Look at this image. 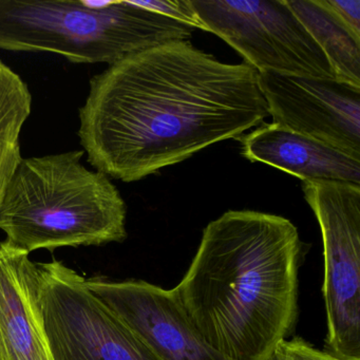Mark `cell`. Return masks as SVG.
<instances>
[{
    "instance_id": "1",
    "label": "cell",
    "mask_w": 360,
    "mask_h": 360,
    "mask_svg": "<svg viewBox=\"0 0 360 360\" xmlns=\"http://www.w3.org/2000/svg\"><path fill=\"white\" fill-rule=\"evenodd\" d=\"M269 115L254 67L168 41L92 77L77 136L92 167L130 183L241 138Z\"/></svg>"
},
{
    "instance_id": "2",
    "label": "cell",
    "mask_w": 360,
    "mask_h": 360,
    "mask_svg": "<svg viewBox=\"0 0 360 360\" xmlns=\"http://www.w3.org/2000/svg\"><path fill=\"white\" fill-rule=\"evenodd\" d=\"M300 255L288 219L229 210L205 227L172 292L212 349L229 360H267L296 323Z\"/></svg>"
},
{
    "instance_id": "3",
    "label": "cell",
    "mask_w": 360,
    "mask_h": 360,
    "mask_svg": "<svg viewBox=\"0 0 360 360\" xmlns=\"http://www.w3.org/2000/svg\"><path fill=\"white\" fill-rule=\"evenodd\" d=\"M83 150L22 159L0 202V231L30 252L102 246L127 238V207L108 176L82 164Z\"/></svg>"
},
{
    "instance_id": "4",
    "label": "cell",
    "mask_w": 360,
    "mask_h": 360,
    "mask_svg": "<svg viewBox=\"0 0 360 360\" xmlns=\"http://www.w3.org/2000/svg\"><path fill=\"white\" fill-rule=\"evenodd\" d=\"M195 29L134 1L0 0V49L47 52L75 64L111 65Z\"/></svg>"
},
{
    "instance_id": "5",
    "label": "cell",
    "mask_w": 360,
    "mask_h": 360,
    "mask_svg": "<svg viewBox=\"0 0 360 360\" xmlns=\"http://www.w3.org/2000/svg\"><path fill=\"white\" fill-rule=\"evenodd\" d=\"M44 326L53 360H161L63 261L37 263Z\"/></svg>"
},
{
    "instance_id": "6",
    "label": "cell",
    "mask_w": 360,
    "mask_h": 360,
    "mask_svg": "<svg viewBox=\"0 0 360 360\" xmlns=\"http://www.w3.org/2000/svg\"><path fill=\"white\" fill-rule=\"evenodd\" d=\"M302 191L321 231L328 352L360 359V185L302 181Z\"/></svg>"
},
{
    "instance_id": "7",
    "label": "cell",
    "mask_w": 360,
    "mask_h": 360,
    "mask_svg": "<svg viewBox=\"0 0 360 360\" xmlns=\"http://www.w3.org/2000/svg\"><path fill=\"white\" fill-rule=\"evenodd\" d=\"M214 33L258 72L335 79L332 67L284 0H189Z\"/></svg>"
},
{
    "instance_id": "8",
    "label": "cell",
    "mask_w": 360,
    "mask_h": 360,
    "mask_svg": "<svg viewBox=\"0 0 360 360\" xmlns=\"http://www.w3.org/2000/svg\"><path fill=\"white\" fill-rule=\"evenodd\" d=\"M274 124L360 162V89L336 79L258 72Z\"/></svg>"
},
{
    "instance_id": "9",
    "label": "cell",
    "mask_w": 360,
    "mask_h": 360,
    "mask_svg": "<svg viewBox=\"0 0 360 360\" xmlns=\"http://www.w3.org/2000/svg\"><path fill=\"white\" fill-rule=\"evenodd\" d=\"M88 288L104 301L161 360H229L193 330L172 290L143 280L86 278Z\"/></svg>"
},
{
    "instance_id": "10",
    "label": "cell",
    "mask_w": 360,
    "mask_h": 360,
    "mask_svg": "<svg viewBox=\"0 0 360 360\" xmlns=\"http://www.w3.org/2000/svg\"><path fill=\"white\" fill-rule=\"evenodd\" d=\"M28 252L0 243V360H53L39 301V271Z\"/></svg>"
},
{
    "instance_id": "11",
    "label": "cell",
    "mask_w": 360,
    "mask_h": 360,
    "mask_svg": "<svg viewBox=\"0 0 360 360\" xmlns=\"http://www.w3.org/2000/svg\"><path fill=\"white\" fill-rule=\"evenodd\" d=\"M242 155L301 181L360 185V162L341 151L276 124L259 126L241 139Z\"/></svg>"
},
{
    "instance_id": "12",
    "label": "cell",
    "mask_w": 360,
    "mask_h": 360,
    "mask_svg": "<svg viewBox=\"0 0 360 360\" xmlns=\"http://www.w3.org/2000/svg\"><path fill=\"white\" fill-rule=\"evenodd\" d=\"M328 58L335 79L360 89V43L316 0H284Z\"/></svg>"
},
{
    "instance_id": "13",
    "label": "cell",
    "mask_w": 360,
    "mask_h": 360,
    "mask_svg": "<svg viewBox=\"0 0 360 360\" xmlns=\"http://www.w3.org/2000/svg\"><path fill=\"white\" fill-rule=\"evenodd\" d=\"M32 110L26 82L0 60V202L24 158L20 134Z\"/></svg>"
},
{
    "instance_id": "14",
    "label": "cell",
    "mask_w": 360,
    "mask_h": 360,
    "mask_svg": "<svg viewBox=\"0 0 360 360\" xmlns=\"http://www.w3.org/2000/svg\"><path fill=\"white\" fill-rule=\"evenodd\" d=\"M134 3L143 9L165 16L191 28L205 31L203 24L200 22L197 14L193 11L189 0H148Z\"/></svg>"
},
{
    "instance_id": "15",
    "label": "cell",
    "mask_w": 360,
    "mask_h": 360,
    "mask_svg": "<svg viewBox=\"0 0 360 360\" xmlns=\"http://www.w3.org/2000/svg\"><path fill=\"white\" fill-rule=\"evenodd\" d=\"M267 360H360L342 359L328 351H320L301 338L284 339L278 343Z\"/></svg>"
},
{
    "instance_id": "16",
    "label": "cell",
    "mask_w": 360,
    "mask_h": 360,
    "mask_svg": "<svg viewBox=\"0 0 360 360\" xmlns=\"http://www.w3.org/2000/svg\"><path fill=\"white\" fill-rule=\"evenodd\" d=\"M349 34L360 43V0H316Z\"/></svg>"
}]
</instances>
